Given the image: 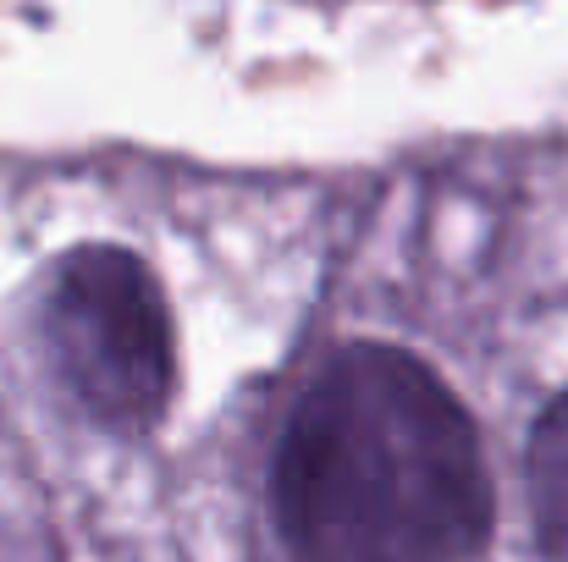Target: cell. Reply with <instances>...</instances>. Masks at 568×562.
Segmentation results:
<instances>
[{"label": "cell", "mask_w": 568, "mask_h": 562, "mask_svg": "<svg viewBox=\"0 0 568 562\" xmlns=\"http://www.w3.org/2000/svg\"><path fill=\"white\" fill-rule=\"evenodd\" d=\"M276 519L304 562L475 558L491 535L480 436L414 354L348 343L287 413Z\"/></svg>", "instance_id": "obj_1"}, {"label": "cell", "mask_w": 568, "mask_h": 562, "mask_svg": "<svg viewBox=\"0 0 568 562\" xmlns=\"http://www.w3.org/2000/svg\"><path fill=\"white\" fill-rule=\"evenodd\" d=\"M44 354L67 397L105 430H150L172 397V315L128 248H78L44 293Z\"/></svg>", "instance_id": "obj_2"}, {"label": "cell", "mask_w": 568, "mask_h": 562, "mask_svg": "<svg viewBox=\"0 0 568 562\" xmlns=\"http://www.w3.org/2000/svg\"><path fill=\"white\" fill-rule=\"evenodd\" d=\"M530 513L552 562H568V391L530 436Z\"/></svg>", "instance_id": "obj_3"}]
</instances>
